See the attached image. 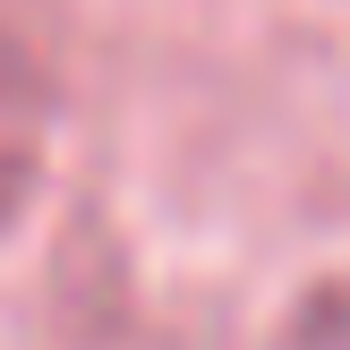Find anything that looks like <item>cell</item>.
Returning a JSON list of instances; mask_svg holds the SVG:
<instances>
[{
    "mask_svg": "<svg viewBox=\"0 0 350 350\" xmlns=\"http://www.w3.org/2000/svg\"><path fill=\"white\" fill-rule=\"evenodd\" d=\"M43 111H51V85H43V68H34V51L0 34V214L17 205V188H26V171H34Z\"/></svg>",
    "mask_w": 350,
    "mask_h": 350,
    "instance_id": "6da1fadb",
    "label": "cell"
}]
</instances>
